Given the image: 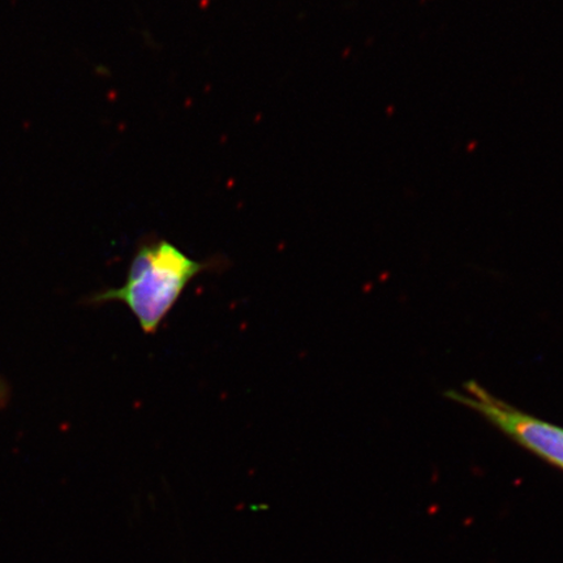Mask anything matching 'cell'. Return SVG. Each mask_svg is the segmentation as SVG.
<instances>
[{"label":"cell","instance_id":"obj_1","mask_svg":"<svg viewBox=\"0 0 563 563\" xmlns=\"http://www.w3.org/2000/svg\"><path fill=\"white\" fill-rule=\"evenodd\" d=\"M209 266L188 257L166 241L146 243L133 257L125 284L95 295L90 302H123L136 317L143 332L153 334L170 313L189 282Z\"/></svg>","mask_w":563,"mask_h":563},{"label":"cell","instance_id":"obj_2","mask_svg":"<svg viewBox=\"0 0 563 563\" xmlns=\"http://www.w3.org/2000/svg\"><path fill=\"white\" fill-rule=\"evenodd\" d=\"M448 396L473 408L519 445L563 470V428L517 410L473 382L464 385L463 391H449Z\"/></svg>","mask_w":563,"mask_h":563}]
</instances>
